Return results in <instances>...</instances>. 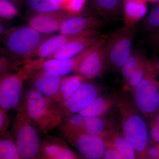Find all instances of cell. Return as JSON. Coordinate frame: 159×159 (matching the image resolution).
Returning a JSON list of instances; mask_svg holds the SVG:
<instances>
[{"mask_svg": "<svg viewBox=\"0 0 159 159\" xmlns=\"http://www.w3.org/2000/svg\"><path fill=\"white\" fill-rule=\"evenodd\" d=\"M99 29H94L85 31L77 34H59L57 35H51L47 39L45 40L37 49L31 55L30 60L31 58H35L34 59L44 60L48 59L52 56L63 46L67 43L70 42L73 40L77 38L85 35L95 30Z\"/></svg>", "mask_w": 159, "mask_h": 159, "instance_id": "cell-16", "label": "cell"}, {"mask_svg": "<svg viewBox=\"0 0 159 159\" xmlns=\"http://www.w3.org/2000/svg\"><path fill=\"white\" fill-rule=\"evenodd\" d=\"M147 153L151 158L157 159L159 156V147H150L147 150Z\"/></svg>", "mask_w": 159, "mask_h": 159, "instance_id": "cell-36", "label": "cell"}, {"mask_svg": "<svg viewBox=\"0 0 159 159\" xmlns=\"http://www.w3.org/2000/svg\"><path fill=\"white\" fill-rule=\"evenodd\" d=\"M85 80L83 77L76 74L63 76L58 93L53 99H50L53 105L61 103L68 99Z\"/></svg>", "mask_w": 159, "mask_h": 159, "instance_id": "cell-18", "label": "cell"}, {"mask_svg": "<svg viewBox=\"0 0 159 159\" xmlns=\"http://www.w3.org/2000/svg\"><path fill=\"white\" fill-rule=\"evenodd\" d=\"M91 6L105 21L119 19L123 14V0H89Z\"/></svg>", "mask_w": 159, "mask_h": 159, "instance_id": "cell-17", "label": "cell"}, {"mask_svg": "<svg viewBox=\"0 0 159 159\" xmlns=\"http://www.w3.org/2000/svg\"><path fill=\"white\" fill-rule=\"evenodd\" d=\"M148 59L147 61L142 66L128 79L125 81L126 86L129 89H132L134 90L141 83L145 78L147 67H148Z\"/></svg>", "mask_w": 159, "mask_h": 159, "instance_id": "cell-29", "label": "cell"}, {"mask_svg": "<svg viewBox=\"0 0 159 159\" xmlns=\"http://www.w3.org/2000/svg\"><path fill=\"white\" fill-rule=\"evenodd\" d=\"M146 159H153L151 158H147Z\"/></svg>", "mask_w": 159, "mask_h": 159, "instance_id": "cell-43", "label": "cell"}, {"mask_svg": "<svg viewBox=\"0 0 159 159\" xmlns=\"http://www.w3.org/2000/svg\"><path fill=\"white\" fill-rule=\"evenodd\" d=\"M54 1H55L57 4H59L60 6H61L62 9H64V6H65L67 0H54Z\"/></svg>", "mask_w": 159, "mask_h": 159, "instance_id": "cell-39", "label": "cell"}, {"mask_svg": "<svg viewBox=\"0 0 159 159\" xmlns=\"http://www.w3.org/2000/svg\"><path fill=\"white\" fill-rule=\"evenodd\" d=\"M102 35L99 29L77 38L63 46L48 59H66L77 56L97 42Z\"/></svg>", "mask_w": 159, "mask_h": 159, "instance_id": "cell-15", "label": "cell"}, {"mask_svg": "<svg viewBox=\"0 0 159 159\" xmlns=\"http://www.w3.org/2000/svg\"><path fill=\"white\" fill-rule=\"evenodd\" d=\"M102 43L84 61L74 74L80 75L86 80L99 77L103 74L107 65L106 43Z\"/></svg>", "mask_w": 159, "mask_h": 159, "instance_id": "cell-13", "label": "cell"}, {"mask_svg": "<svg viewBox=\"0 0 159 159\" xmlns=\"http://www.w3.org/2000/svg\"><path fill=\"white\" fill-rule=\"evenodd\" d=\"M158 72L156 61L148 59L145 78L134 90L135 105L146 116L154 114L159 109V83L156 79Z\"/></svg>", "mask_w": 159, "mask_h": 159, "instance_id": "cell-5", "label": "cell"}, {"mask_svg": "<svg viewBox=\"0 0 159 159\" xmlns=\"http://www.w3.org/2000/svg\"><path fill=\"white\" fill-rule=\"evenodd\" d=\"M108 108L107 100L103 96H99L78 114L83 117H100L107 111Z\"/></svg>", "mask_w": 159, "mask_h": 159, "instance_id": "cell-23", "label": "cell"}, {"mask_svg": "<svg viewBox=\"0 0 159 159\" xmlns=\"http://www.w3.org/2000/svg\"><path fill=\"white\" fill-rule=\"evenodd\" d=\"M19 110L25 112L43 134L57 127L61 120L55 113L51 99L30 87L24 90Z\"/></svg>", "mask_w": 159, "mask_h": 159, "instance_id": "cell-2", "label": "cell"}, {"mask_svg": "<svg viewBox=\"0 0 159 159\" xmlns=\"http://www.w3.org/2000/svg\"><path fill=\"white\" fill-rule=\"evenodd\" d=\"M147 2H151L152 3H158L159 2V0H146Z\"/></svg>", "mask_w": 159, "mask_h": 159, "instance_id": "cell-40", "label": "cell"}, {"mask_svg": "<svg viewBox=\"0 0 159 159\" xmlns=\"http://www.w3.org/2000/svg\"><path fill=\"white\" fill-rule=\"evenodd\" d=\"M84 117L76 113L62 118L57 128L63 133L71 131L84 130Z\"/></svg>", "mask_w": 159, "mask_h": 159, "instance_id": "cell-24", "label": "cell"}, {"mask_svg": "<svg viewBox=\"0 0 159 159\" xmlns=\"http://www.w3.org/2000/svg\"><path fill=\"white\" fill-rule=\"evenodd\" d=\"M114 149L124 159H136V152L133 146L124 136L117 137L114 140Z\"/></svg>", "mask_w": 159, "mask_h": 159, "instance_id": "cell-25", "label": "cell"}, {"mask_svg": "<svg viewBox=\"0 0 159 159\" xmlns=\"http://www.w3.org/2000/svg\"><path fill=\"white\" fill-rule=\"evenodd\" d=\"M9 1L13 3L17 7L20 6L22 3L25 2V0H9Z\"/></svg>", "mask_w": 159, "mask_h": 159, "instance_id": "cell-38", "label": "cell"}, {"mask_svg": "<svg viewBox=\"0 0 159 159\" xmlns=\"http://www.w3.org/2000/svg\"><path fill=\"white\" fill-rule=\"evenodd\" d=\"M108 36L102 35L98 41L74 57L68 59L30 60L25 64L23 67L28 70L53 71L63 76L75 73L89 55L108 39Z\"/></svg>", "mask_w": 159, "mask_h": 159, "instance_id": "cell-6", "label": "cell"}, {"mask_svg": "<svg viewBox=\"0 0 159 159\" xmlns=\"http://www.w3.org/2000/svg\"><path fill=\"white\" fill-rule=\"evenodd\" d=\"M38 159H47L46 158H45L41 156H40L39 157V158Z\"/></svg>", "mask_w": 159, "mask_h": 159, "instance_id": "cell-42", "label": "cell"}, {"mask_svg": "<svg viewBox=\"0 0 159 159\" xmlns=\"http://www.w3.org/2000/svg\"><path fill=\"white\" fill-rule=\"evenodd\" d=\"M148 41L153 49L159 53V29L149 31Z\"/></svg>", "mask_w": 159, "mask_h": 159, "instance_id": "cell-33", "label": "cell"}, {"mask_svg": "<svg viewBox=\"0 0 159 159\" xmlns=\"http://www.w3.org/2000/svg\"><path fill=\"white\" fill-rule=\"evenodd\" d=\"M84 130L88 133L100 136L104 131V122L100 117H84Z\"/></svg>", "mask_w": 159, "mask_h": 159, "instance_id": "cell-26", "label": "cell"}, {"mask_svg": "<svg viewBox=\"0 0 159 159\" xmlns=\"http://www.w3.org/2000/svg\"><path fill=\"white\" fill-rule=\"evenodd\" d=\"M151 137L155 142L159 143V126L157 125L152 127L150 131Z\"/></svg>", "mask_w": 159, "mask_h": 159, "instance_id": "cell-35", "label": "cell"}, {"mask_svg": "<svg viewBox=\"0 0 159 159\" xmlns=\"http://www.w3.org/2000/svg\"><path fill=\"white\" fill-rule=\"evenodd\" d=\"M61 134L85 158H103L107 149L101 136L92 134L84 130L71 131Z\"/></svg>", "mask_w": 159, "mask_h": 159, "instance_id": "cell-9", "label": "cell"}, {"mask_svg": "<svg viewBox=\"0 0 159 159\" xmlns=\"http://www.w3.org/2000/svg\"><path fill=\"white\" fill-rule=\"evenodd\" d=\"M25 2L29 15L64 9L54 0H25Z\"/></svg>", "mask_w": 159, "mask_h": 159, "instance_id": "cell-22", "label": "cell"}, {"mask_svg": "<svg viewBox=\"0 0 159 159\" xmlns=\"http://www.w3.org/2000/svg\"><path fill=\"white\" fill-rule=\"evenodd\" d=\"M102 17L93 14L81 15L72 16L62 23L59 34H77L94 29H100L105 24Z\"/></svg>", "mask_w": 159, "mask_h": 159, "instance_id": "cell-14", "label": "cell"}, {"mask_svg": "<svg viewBox=\"0 0 159 159\" xmlns=\"http://www.w3.org/2000/svg\"><path fill=\"white\" fill-rule=\"evenodd\" d=\"M87 0H67L64 9L76 15L88 13L84 11Z\"/></svg>", "mask_w": 159, "mask_h": 159, "instance_id": "cell-30", "label": "cell"}, {"mask_svg": "<svg viewBox=\"0 0 159 159\" xmlns=\"http://www.w3.org/2000/svg\"><path fill=\"white\" fill-rule=\"evenodd\" d=\"M0 159H23L20 155L10 132L1 136Z\"/></svg>", "mask_w": 159, "mask_h": 159, "instance_id": "cell-21", "label": "cell"}, {"mask_svg": "<svg viewBox=\"0 0 159 159\" xmlns=\"http://www.w3.org/2000/svg\"><path fill=\"white\" fill-rule=\"evenodd\" d=\"M100 92V89L97 84L86 80L68 99L61 103L53 105L55 113L61 119L79 113L99 97Z\"/></svg>", "mask_w": 159, "mask_h": 159, "instance_id": "cell-8", "label": "cell"}, {"mask_svg": "<svg viewBox=\"0 0 159 159\" xmlns=\"http://www.w3.org/2000/svg\"><path fill=\"white\" fill-rule=\"evenodd\" d=\"M143 26L144 29L148 31L159 29V2L144 20Z\"/></svg>", "mask_w": 159, "mask_h": 159, "instance_id": "cell-28", "label": "cell"}, {"mask_svg": "<svg viewBox=\"0 0 159 159\" xmlns=\"http://www.w3.org/2000/svg\"><path fill=\"white\" fill-rule=\"evenodd\" d=\"M8 111L0 108V135L2 136L8 131L9 127V116L7 113Z\"/></svg>", "mask_w": 159, "mask_h": 159, "instance_id": "cell-31", "label": "cell"}, {"mask_svg": "<svg viewBox=\"0 0 159 159\" xmlns=\"http://www.w3.org/2000/svg\"><path fill=\"white\" fill-rule=\"evenodd\" d=\"M8 29L7 26L6 25L5 23H3L2 21V20L1 21V23H0V34H1V36H3L5 35V34L7 33V31H9V29Z\"/></svg>", "mask_w": 159, "mask_h": 159, "instance_id": "cell-37", "label": "cell"}, {"mask_svg": "<svg viewBox=\"0 0 159 159\" xmlns=\"http://www.w3.org/2000/svg\"><path fill=\"white\" fill-rule=\"evenodd\" d=\"M10 132L22 158L39 157L42 142L39 136L40 133L24 111H17Z\"/></svg>", "mask_w": 159, "mask_h": 159, "instance_id": "cell-3", "label": "cell"}, {"mask_svg": "<svg viewBox=\"0 0 159 159\" xmlns=\"http://www.w3.org/2000/svg\"><path fill=\"white\" fill-rule=\"evenodd\" d=\"M157 159H159V156L158 157V158Z\"/></svg>", "mask_w": 159, "mask_h": 159, "instance_id": "cell-45", "label": "cell"}, {"mask_svg": "<svg viewBox=\"0 0 159 159\" xmlns=\"http://www.w3.org/2000/svg\"><path fill=\"white\" fill-rule=\"evenodd\" d=\"M53 159H78L77 156L66 143Z\"/></svg>", "mask_w": 159, "mask_h": 159, "instance_id": "cell-32", "label": "cell"}, {"mask_svg": "<svg viewBox=\"0 0 159 159\" xmlns=\"http://www.w3.org/2000/svg\"><path fill=\"white\" fill-rule=\"evenodd\" d=\"M52 35L40 33L28 24L9 29L3 43L5 55L11 61V68L25 64L39 46Z\"/></svg>", "mask_w": 159, "mask_h": 159, "instance_id": "cell-1", "label": "cell"}, {"mask_svg": "<svg viewBox=\"0 0 159 159\" xmlns=\"http://www.w3.org/2000/svg\"><path fill=\"white\" fill-rule=\"evenodd\" d=\"M27 73L23 68L16 73L1 75L0 108L7 111L19 110Z\"/></svg>", "mask_w": 159, "mask_h": 159, "instance_id": "cell-7", "label": "cell"}, {"mask_svg": "<svg viewBox=\"0 0 159 159\" xmlns=\"http://www.w3.org/2000/svg\"><path fill=\"white\" fill-rule=\"evenodd\" d=\"M19 15L17 7L9 0H0V17L2 20L13 19Z\"/></svg>", "mask_w": 159, "mask_h": 159, "instance_id": "cell-27", "label": "cell"}, {"mask_svg": "<svg viewBox=\"0 0 159 159\" xmlns=\"http://www.w3.org/2000/svg\"><path fill=\"white\" fill-rule=\"evenodd\" d=\"M137 31L138 25H124L116 29L108 38L106 43L107 66L121 70L130 55Z\"/></svg>", "mask_w": 159, "mask_h": 159, "instance_id": "cell-4", "label": "cell"}, {"mask_svg": "<svg viewBox=\"0 0 159 159\" xmlns=\"http://www.w3.org/2000/svg\"><path fill=\"white\" fill-rule=\"evenodd\" d=\"M124 136L130 142L136 152H145L149 142L147 125L140 115L131 113L127 115L123 122Z\"/></svg>", "mask_w": 159, "mask_h": 159, "instance_id": "cell-10", "label": "cell"}, {"mask_svg": "<svg viewBox=\"0 0 159 159\" xmlns=\"http://www.w3.org/2000/svg\"><path fill=\"white\" fill-rule=\"evenodd\" d=\"M102 159H124L115 149H107Z\"/></svg>", "mask_w": 159, "mask_h": 159, "instance_id": "cell-34", "label": "cell"}, {"mask_svg": "<svg viewBox=\"0 0 159 159\" xmlns=\"http://www.w3.org/2000/svg\"><path fill=\"white\" fill-rule=\"evenodd\" d=\"M144 50L133 48L131 54L121 69L123 78L126 81L148 60Z\"/></svg>", "mask_w": 159, "mask_h": 159, "instance_id": "cell-20", "label": "cell"}, {"mask_svg": "<svg viewBox=\"0 0 159 159\" xmlns=\"http://www.w3.org/2000/svg\"><path fill=\"white\" fill-rule=\"evenodd\" d=\"M24 69L27 73L26 81L29 87L50 99H53L58 93L63 77L62 75L53 71L28 70Z\"/></svg>", "mask_w": 159, "mask_h": 159, "instance_id": "cell-11", "label": "cell"}, {"mask_svg": "<svg viewBox=\"0 0 159 159\" xmlns=\"http://www.w3.org/2000/svg\"><path fill=\"white\" fill-rule=\"evenodd\" d=\"M79 15H81L74 14L66 9H60L29 15L27 17V21L29 25L40 33L53 34L56 31H59L62 23L66 20Z\"/></svg>", "mask_w": 159, "mask_h": 159, "instance_id": "cell-12", "label": "cell"}, {"mask_svg": "<svg viewBox=\"0 0 159 159\" xmlns=\"http://www.w3.org/2000/svg\"><path fill=\"white\" fill-rule=\"evenodd\" d=\"M82 159H86V158H84Z\"/></svg>", "mask_w": 159, "mask_h": 159, "instance_id": "cell-44", "label": "cell"}, {"mask_svg": "<svg viewBox=\"0 0 159 159\" xmlns=\"http://www.w3.org/2000/svg\"><path fill=\"white\" fill-rule=\"evenodd\" d=\"M145 1L123 0V14L125 25L134 26L142 19L147 10Z\"/></svg>", "mask_w": 159, "mask_h": 159, "instance_id": "cell-19", "label": "cell"}, {"mask_svg": "<svg viewBox=\"0 0 159 159\" xmlns=\"http://www.w3.org/2000/svg\"><path fill=\"white\" fill-rule=\"evenodd\" d=\"M156 124L157 125L159 126V114L157 116V117Z\"/></svg>", "mask_w": 159, "mask_h": 159, "instance_id": "cell-41", "label": "cell"}]
</instances>
